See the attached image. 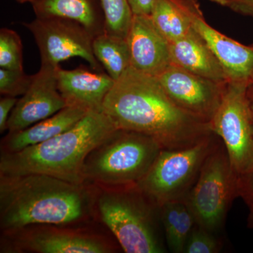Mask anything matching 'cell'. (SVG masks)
I'll list each match as a JSON object with an SVG mask.
<instances>
[{
  "instance_id": "obj_22",
  "label": "cell",
  "mask_w": 253,
  "mask_h": 253,
  "mask_svg": "<svg viewBox=\"0 0 253 253\" xmlns=\"http://www.w3.org/2000/svg\"><path fill=\"white\" fill-rule=\"evenodd\" d=\"M105 18V33L126 39L133 14L128 0H100Z\"/></svg>"
},
{
  "instance_id": "obj_5",
  "label": "cell",
  "mask_w": 253,
  "mask_h": 253,
  "mask_svg": "<svg viewBox=\"0 0 253 253\" xmlns=\"http://www.w3.org/2000/svg\"><path fill=\"white\" fill-rule=\"evenodd\" d=\"M162 149L151 136L117 129L86 158L83 170L84 182L111 188L136 185Z\"/></svg>"
},
{
  "instance_id": "obj_7",
  "label": "cell",
  "mask_w": 253,
  "mask_h": 253,
  "mask_svg": "<svg viewBox=\"0 0 253 253\" xmlns=\"http://www.w3.org/2000/svg\"><path fill=\"white\" fill-rule=\"evenodd\" d=\"M217 139L212 133L188 147L161 150L137 186L158 207L170 201L185 200Z\"/></svg>"
},
{
  "instance_id": "obj_23",
  "label": "cell",
  "mask_w": 253,
  "mask_h": 253,
  "mask_svg": "<svg viewBox=\"0 0 253 253\" xmlns=\"http://www.w3.org/2000/svg\"><path fill=\"white\" fill-rule=\"evenodd\" d=\"M0 67L23 69L21 38L16 32L8 28L0 31Z\"/></svg>"
},
{
  "instance_id": "obj_8",
  "label": "cell",
  "mask_w": 253,
  "mask_h": 253,
  "mask_svg": "<svg viewBox=\"0 0 253 253\" xmlns=\"http://www.w3.org/2000/svg\"><path fill=\"white\" fill-rule=\"evenodd\" d=\"M250 84L228 82L219 108L210 123L211 130L224 144L238 176L253 169V125L247 99Z\"/></svg>"
},
{
  "instance_id": "obj_14",
  "label": "cell",
  "mask_w": 253,
  "mask_h": 253,
  "mask_svg": "<svg viewBox=\"0 0 253 253\" xmlns=\"http://www.w3.org/2000/svg\"><path fill=\"white\" fill-rule=\"evenodd\" d=\"M58 88L68 106L76 105L88 111H102L106 95L115 81L103 71L82 67L71 71L57 70Z\"/></svg>"
},
{
  "instance_id": "obj_20",
  "label": "cell",
  "mask_w": 253,
  "mask_h": 253,
  "mask_svg": "<svg viewBox=\"0 0 253 253\" xmlns=\"http://www.w3.org/2000/svg\"><path fill=\"white\" fill-rule=\"evenodd\" d=\"M93 51L115 81L131 66L130 51L126 39L103 33L94 38Z\"/></svg>"
},
{
  "instance_id": "obj_9",
  "label": "cell",
  "mask_w": 253,
  "mask_h": 253,
  "mask_svg": "<svg viewBox=\"0 0 253 253\" xmlns=\"http://www.w3.org/2000/svg\"><path fill=\"white\" fill-rule=\"evenodd\" d=\"M23 25L36 40L41 66L58 68L61 61L81 57L94 71H102L93 51L94 37L79 23L59 18H37Z\"/></svg>"
},
{
  "instance_id": "obj_4",
  "label": "cell",
  "mask_w": 253,
  "mask_h": 253,
  "mask_svg": "<svg viewBox=\"0 0 253 253\" xmlns=\"http://www.w3.org/2000/svg\"><path fill=\"white\" fill-rule=\"evenodd\" d=\"M103 222L126 253H163L159 207L136 185L106 189L97 200Z\"/></svg>"
},
{
  "instance_id": "obj_16",
  "label": "cell",
  "mask_w": 253,
  "mask_h": 253,
  "mask_svg": "<svg viewBox=\"0 0 253 253\" xmlns=\"http://www.w3.org/2000/svg\"><path fill=\"white\" fill-rule=\"evenodd\" d=\"M169 44L174 66L219 83L231 81L215 55L192 27L185 36Z\"/></svg>"
},
{
  "instance_id": "obj_1",
  "label": "cell",
  "mask_w": 253,
  "mask_h": 253,
  "mask_svg": "<svg viewBox=\"0 0 253 253\" xmlns=\"http://www.w3.org/2000/svg\"><path fill=\"white\" fill-rule=\"evenodd\" d=\"M102 111L116 129L151 136L163 149L188 147L214 133L210 123L178 107L157 78L131 66L115 81Z\"/></svg>"
},
{
  "instance_id": "obj_31",
  "label": "cell",
  "mask_w": 253,
  "mask_h": 253,
  "mask_svg": "<svg viewBox=\"0 0 253 253\" xmlns=\"http://www.w3.org/2000/svg\"><path fill=\"white\" fill-rule=\"evenodd\" d=\"M250 215H249V225L253 228V204L249 206Z\"/></svg>"
},
{
  "instance_id": "obj_3",
  "label": "cell",
  "mask_w": 253,
  "mask_h": 253,
  "mask_svg": "<svg viewBox=\"0 0 253 253\" xmlns=\"http://www.w3.org/2000/svg\"><path fill=\"white\" fill-rule=\"evenodd\" d=\"M102 111H89L72 128L17 152L1 153V176L46 174L83 184V170L89 153L116 130Z\"/></svg>"
},
{
  "instance_id": "obj_15",
  "label": "cell",
  "mask_w": 253,
  "mask_h": 253,
  "mask_svg": "<svg viewBox=\"0 0 253 253\" xmlns=\"http://www.w3.org/2000/svg\"><path fill=\"white\" fill-rule=\"evenodd\" d=\"M16 238V246L20 251L37 253H106L109 246L101 240L73 231L59 229L23 230ZM12 234V233H11Z\"/></svg>"
},
{
  "instance_id": "obj_13",
  "label": "cell",
  "mask_w": 253,
  "mask_h": 253,
  "mask_svg": "<svg viewBox=\"0 0 253 253\" xmlns=\"http://www.w3.org/2000/svg\"><path fill=\"white\" fill-rule=\"evenodd\" d=\"M126 41L131 66L136 71L157 77L172 64L169 42L151 16L134 15Z\"/></svg>"
},
{
  "instance_id": "obj_18",
  "label": "cell",
  "mask_w": 253,
  "mask_h": 253,
  "mask_svg": "<svg viewBox=\"0 0 253 253\" xmlns=\"http://www.w3.org/2000/svg\"><path fill=\"white\" fill-rule=\"evenodd\" d=\"M37 18H59L81 24L93 36L105 33V18L100 0H34Z\"/></svg>"
},
{
  "instance_id": "obj_11",
  "label": "cell",
  "mask_w": 253,
  "mask_h": 253,
  "mask_svg": "<svg viewBox=\"0 0 253 253\" xmlns=\"http://www.w3.org/2000/svg\"><path fill=\"white\" fill-rule=\"evenodd\" d=\"M191 27L206 42L231 81L253 83V46H246L208 24L197 0H176Z\"/></svg>"
},
{
  "instance_id": "obj_10",
  "label": "cell",
  "mask_w": 253,
  "mask_h": 253,
  "mask_svg": "<svg viewBox=\"0 0 253 253\" xmlns=\"http://www.w3.org/2000/svg\"><path fill=\"white\" fill-rule=\"evenodd\" d=\"M156 78L178 107L208 123L219 108L228 83L212 81L173 64Z\"/></svg>"
},
{
  "instance_id": "obj_30",
  "label": "cell",
  "mask_w": 253,
  "mask_h": 253,
  "mask_svg": "<svg viewBox=\"0 0 253 253\" xmlns=\"http://www.w3.org/2000/svg\"><path fill=\"white\" fill-rule=\"evenodd\" d=\"M247 99L253 125V83L248 86Z\"/></svg>"
},
{
  "instance_id": "obj_12",
  "label": "cell",
  "mask_w": 253,
  "mask_h": 253,
  "mask_svg": "<svg viewBox=\"0 0 253 253\" xmlns=\"http://www.w3.org/2000/svg\"><path fill=\"white\" fill-rule=\"evenodd\" d=\"M59 67L41 66L39 72L34 75L29 89L18 99L10 115L9 133L26 129L68 106L58 88Z\"/></svg>"
},
{
  "instance_id": "obj_28",
  "label": "cell",
  "mask_w": 253,
  "mask_h": 253,
  "mask_svg": "<svg viewBox=\"0 0 253 253\" xmlns=\"http://www.w3.org/2000/svg\"><path fill=\"white\" fill-rule=\"evenodd\" d=\"M156 0H128L134 15L151 16Z\"/></svg>"
},
{
  "instance_id": "obj_24",
  "label": "cell",
  "mask_w": 253,
  "mask_h": 253,
  "mask_svg": "<svg viewBox=\"0 0 253 253\" xmlns=\"http://www.w3.org/2000/svg\"><path fill=\"white\" fill-rule=\"evenodd\" d=\"M221 248L222 243L217 234L196 224L186 241L184 253H217Z\"/></svg>"
},
{
  "instance_id": "obj_25",
  "label": "cell",
  "mask_w": 253,
  "mask_h": 253,
  "mask_svg": "<svg viewBox=\"0 0 253 253\" xmlns=\"http://www.w3.org/2000/svg\"><path fill=\"white\" fill-rule=\"evenodd\" d=\"M34 76H28L23 69L0 68V93L4 96H23L31 86Z\"/></svg>"
},
{
  "instance_id": "obj_32",
  "label": "cell",
  "mask_w": 253,
  "mask_h": 253,
  "mask_svg": "<svg viewBox=\"0 0 253 253\" xmlns=\"http://www.w3.org/2000/svg\"><path fill=\"white\" fill-rule=\"evenodd\" d=\"M208 1L217 3V4H220L221 6H225L226 4V0H208Z\"/></svg>"
},
{
  "instance_id": "obj_33",
  "label": "cell",
  "mask_w": 253,
  "mask_h": 253,
  "mask_svg": "<svg viewBox=\"0 0 253 253\" xmlns=\"http://www.w3.org/2000/svg\"><path fill=\"white\" fill-rule=\"evenodd\" d=\"M16 1H18V2L20 3H25V2H28V1H29V2H33L34 0H16Z\"/></svg>"
},
{
  "instance_id": "obj_26",
  "label": "cell",
  "mask_w": 253,
  "mask_h": 253,
  "mask_svg": "<svg viewBox=\"0 0 253 253\" xmlns=\"http://www.w3.org/2000/svg\"><path fill=\"white\" fill-rule=\"evenodd\" d=\"M18 99L14 96H4L0 100V132L7 130L8 121Z\"/></svg>"
},
{
  "instance_id": "obj_2",
  "label": "cell",
  "mask_w": 253,
  "mask_h": 253,
  "mask_svg": "<svg viewBox=\"0 0 253 253\" xmlns=\"http://www.w3.org/2000/svg\"><path fill=\"white\" fill-rule=\"evenodd\" d=\"M83 184L46 174L1 176V230L11 234L38 224L66 225L81 221L89 208Z\"/></svg>"
},
{
  "instance_id": "obj_29",
  "label": "cell",
  "mask_w": 253,
  "mask_h": 253,
  "mask_svg": "<svg viewBox=\"0 0 253 253\" xmlns=\"http://www.w3.org/2000/svg\"><path fill=\"white\" fill-rule=\"evenodd\" d=\"M225 6L241 14L253 16V0H226Z\"/></svg>"
},
{
  "instance_id": "obj_21",
  "label": "cell",
  "mask_w": 253,
  "mask_h": 253,
  "mask_svg": "<svg viewBox=\"0 0 253 253\" xmlns=\"http://www.w3.org/2000/svg\"><path fill=\"white\" fill-rule=\"evenodd\" d=\"M150 16L169 42L182 38L191 29L189 19L176 0H156Z\"/></svg>"
},
{
  "instance_id": "obj_17",
  "label": "cell",
  "mask_w": 253,
  "mask_h": 253,
  "mask_svg": "<svg viewBox=\"0 0 253 253\" xmlns=\"http://www.w3.org/2000/svg\"><path fill=\"white\" fill-rule=\"evenodd\" d=\"M88 110L70 105L53 116L16 132L9 133L1 141V153H14L41 144L72 128Z\"/></svg>"
},
{
  "instance_id": "obj_6",
  "label": "cell",
  "mask_w": 253,
  "mask_h": 253,
  "mask_svg": "<svg viewBox=\"0 0 253 253\" xmlns=\"http://www.w3.org/2000/svg\"><path fill=\"white\" fill-rule=\"evenodd\" d=\"M238 177L218 136L185 199L198 225L217 234L223 229L229 208L239 197Z\"/></svg>"
},
{
  "instance_id": "obj_19",
  "label": "cell",
  "mask_w": 253,
  "mask_h": 253,
  "mask_svg": "<svg viewBox=\"0 0 253 253\" xmlns=\"http://www.w3.org/2000/svg\"><path fill=\"white\" fill-rule=\"evenodd\" d=\"M159 210L168 249L174 253H184L186 241L196 224L192 211L185 200L166 203Z\"/></svg>"
},
{
  "instance_id": "obj_27",
  "label": "cell",
  "mask_w": 253,
  "mask_h": 253,
  "mask_svg": "<svg viewBox=\"0 0 253 253\" xmlns=\"http://www.w3.org/2000/svg\"><path fill=\"white\" fill-rule=\"evenodd\" d=\"M239 197L253 200V169L248 174L238 177Z\"/></svg>"
}]
</instances>
